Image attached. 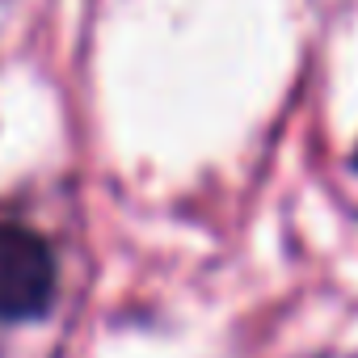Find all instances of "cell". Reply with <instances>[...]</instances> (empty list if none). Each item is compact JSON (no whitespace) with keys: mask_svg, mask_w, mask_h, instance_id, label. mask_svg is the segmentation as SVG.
Instances as JSON below:
<instances>
[{"mask_svg":"<svg viewBox=\"0 0 358 358\" xmlns=\"http://www.w3.org/2000/svg\"><path fill=\"white\" fill-rule=\"evenodd\" d=\"M55 253L51 245L22 228L0 224V320H38L55 303Z\"/></svg>","mask_w":358,"mask_h":358,"instance_id":"1","label":"cell"},{"mask_svg":"<svg viewBox=\"0 0 358 358\" xmlns=\"http://www.w3.org/2000/svg\"><path fill=\"white\" fill-rule=\"evenodd\" d=\"M354 164H358V152H354Z\"/></svg>","mask_w":358,"mask_h":358,"instance_id":"2","label":"cell"}]
</instances>
